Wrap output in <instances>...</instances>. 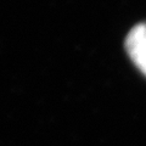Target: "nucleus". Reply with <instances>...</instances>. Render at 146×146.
<instances>
[{
  "label": "nucleus",
  "mask_w": 146,
  "mask_h": 146,
  "mask_svg": "<svg viewBox=\"0 0 146 146\" xmlns=\"http://www.w3.org/2000/svg\"><path fill=\"white\" fill-rule=\"evenodd\" d=\"M125 48L131 61L146 76V23L135 26L129 32Z\"/></svg>",
  "instance_id": "1"
}]
</instances>
